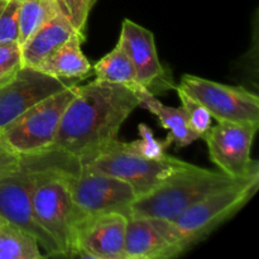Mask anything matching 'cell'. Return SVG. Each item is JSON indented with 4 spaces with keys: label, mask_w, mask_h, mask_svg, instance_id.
Listing matches in <instances>:
<instances>
[{
    "label": "cell",
    "mask_w": 259,
    "mask_h": 259,
    "mask_svg": "<svg viewBox=\"0 0 259 259\" xmlns=\"http://www.w3.org/2000/svg\"><path fill=\"white\" fill-rule=\"evenodd\" d=\"M138 106V96L120 83L95 78L78 86L47 151L61 152L82 163L116 139L120 126Z\"/></svg>",
    "instance_id": "1"
},
{
    "label": "cell",
    "mask_w": 259,
    "mask_h": 259,
    "mask_svg": "<svg viewBox=\"0 0 259 259\" xmlns=\"http://www.w3.org/2000/svg\"><path fill=\"white\" fill-rule=\"evenodd\" d=\"M118 45L121 46L133 62L139 85L152 94L172 88L158 58L154 35L151 30L133 20L124 19Z\"/></svg>",
    "instance_id": "13"
},
{
    "label": "cell",
    "mask_w": 259,
    "mask_h": 259,
    "mask_svg": "<svg viewBox=\"0 0 259 259\" xmlns=\"http://www.w3.org/2000/svg\"><path fill=\"white\" fill-rule=\"evenodd\" d=\"M23 67L19 42H0V86L9 82Z\"/></svg>",
    "instance_id": "23"
},
{
    "label": "cell",
    "mask_w": 259,
    "mask_h": 259,
    "mask_svg": "<svg viewBox=\"0 0 259 259\" xmlns=\"http://www.w3.org/2000/svg\"><path fill=\"white\" fill-rule=\"evenodd\" d=\"M259 124L218 121L201 137L209 149L212 163L222 172L239 179L259 171L257 161H252L253 139Z\"/></svg>",
    "instance_id": "10"
},
{
    "label": "cell",
    "mask_w": 259,
    "mask_h": 259,
    "mask_svg": "<svg viewBox=\"0 0 259 259\" xmlns=\"http://www.w3.org/2000/svg\"><path fill=\"white\" fill-rule=\"evenodd\" d=\"M136 95L139 99V106L154 114L158 118L161 125L169 132L167 138L175 142L177 148H184L200 139V137L190 128L184 109L164 105L163 103L157 100L154 94L146 88L136 91Z\"/></svg>",
    "instance_id": "17"
},
{
    "label": "cell",
    "mask_w": 259,
    "mask_h": 259,
    "mask_svg": "<svg viewBox=\"0 0 259 259\" xmlns=\"http://www.w3.org/2000/svg\"><path fill=\"white\" fill-rule=\"evenodd\" d=\"M20 0H0V42L19 39Z\"/></svg>",
    "instance_id": "22"
},
{
    "label": "cell",
    "mask_w": 259,
    "mask_h": 259,
    "mask_svg": "<svg viewBox=\"0 0 259 259\" xmlns=\"http://www.w3.org/2000/svg\"><path fill=\"white\" fill-rule=\"evenodd\" d=\"M48 152L22 156L19 168L0 179V218L32 235L47 255H63L52 237L37 222L33 212L32 192Z\"/></svg>",
    "instance_id": "4"
},
{
    "label": "cell",
    "mask_w": 259,
    "mask_h": 259,
    "mask_svg": "<svg viewBox=\"0 0 259 259\" xmlns=\"http://www.w3.org/2000/svg\"><path fill=\"white\" fill-rule=\"evenodd\" d=\"M139 136L141 139H137V141L131 142V143H126L129 149H132L136 153L141 154V156L146 157V158H161L166 154V148H168L169 144L172 143V141L169 138H167L164 142L157 141L154 138L153 132L151 131L148 125L146 124H139L138 125Z\"/></svg>",
    "instance_id": "21"
},
{
    "label": "cell",
    "mask_w": 259,
    "mask_h": 259,
    "mask_svg": "<svg viewBox=\"0 0 259 259\" xmlns=\"http://www.w3.org/2000/svg\"><path fill=\"white\" fill-rule=\"evenodd\" d=\"M153 227L148 218L128 217L124 240V259H162L181 254Z\"/></svg>",
    "instance_id": "14"
},
{
    "label": "cell",
    "mask_w": 259,
    "mask_h": 259,
    "mask_svg": "<svg viewBox=\"0 0 259 259\" xmlns=\"http://www.w3.org/2000/svg\"><path fill=\"white\" fill-rule=\"evenodd\" d=\"M37 240L20 228L5 222L0 229V259H40Z\"/></svg>",
    "instance_id": "19"
},
{
    "label": "cell",
    "mask_w": 259,
    "mask_h": 259,
    "mask_svg": "<svg viewBox=\"0 0 259 259\" xmlns=\"http://www.w3.org/2000/svg\"><path fill=\"white\" fill-rule=\"evenodd\" d=\"M128 217L111 211L91 215L77 223L72 255L93 259H124Z\"/></svg>",
    "instance_id": "12"
},
{
    "label": "cell",
    "mask_w": 259,
    "mask_h": 259,
    "mask_svg": "<svg viewBox=\"0 0 259 259\" xmlns=\"http://www.w3.org/2000/svg\"><path fill=\"white\" fill-rule=\"evenodd\" d=\"M190 164L168 154L156 159L146 158L129 149L126 143L114 139L100 153L80 163V167L123 180L133 187L138 197Z\"/></svg>",
    "instance_id": "5"
},
{
    "label": "cell",
    "mask_w": 259,
    "mask_h": 259,
    "mask_svg": "<svg viewBox=\"0 0 259 259\" xmlns=\"http://www.w3.org/2000/svg\"><path fill=\"white\" fill-rule=\"evenodd\" d=\"M179 88L201 104L218 121L259 124V98L245 89L192 75L182 76Z\"/></svg>",
    "instance_id": "9"
},
{
    "label": "cell",
    "mask_w": 259,
    "mask_h": 259,
    "mask_svg": "<svg viewBox=\"0 0 259 259\" xmlns=\"http://www.w3.org/2000/svg\"><path fill=\"white\" fill-rule=\"evenodd\" d=\"M77 85L70 86L18 116L2 133L4 141L20 156L47 151L53 143L66 108L77 94Z\"/></svg>",
    "instance_id": "7"
},
{
    "label": "cell",
    "mask_w": 259,
    "mask_h": 259,
    "mask_svg": "<svg viewBox=\"0 0 259 259\" xmlns=\"http://www.w3.org/2000/svg\"><path fill=\"white\" fill-rule=\"evenodd\" d=\"M240 179L242 177L235 179L222 171H210L190 164L149 192L137 197L129 207L128 217L175 222L182 212L207 195Z\"/></svg>",
    "instance_id": "3"
},
{
    "label": "cell",
    "mask_w": 259,
    "mask_h": 259,
    "mask_svg": "<svg viewBox=\"0 0 259 259\" xmlns=\"http://www.w3.org/2000/svg\"><path fill=\"white\" fill-rule=\"evenodd\" d=\"M75 33L78 32L65 13L61 12L53 15L20 45L23 66L35 67L40 61L67 42Z\"/></svg>",
    "instance_id": "15"
},
{
    "label": "cell",
    "mask_w": 259,
    "mask_h": 259,
    "mask_svg": "<svg viewBox=\"0 0 259 259\" xmlns=\"http://www.w3.org/2000/svg\"><path fill=\"white\" fill-rule=\"evenodd\" d=\"M22 156L13 151L0 133V179L19 168Z\"/></svg>",
    "instance_id": "24"
},
{
    "label": "cell",
    "mask_w": 259,
    "mask_h": 259,
    "mask_svg": "<svg viewBox=\"0 0 259 259\" xmlns=\"http://www.w3.org/2000/svg\"><path fill=\"white\" fill-rule=\"evenodd\" d=\"M259 171L242 177L234 184L211 192L182 212L175 224L181 232L187 248L237 214L257 192Z\"/></svg>",
    "instance_id": "6"
},
{
    "label": "cell",
    "mask_w": 259,
    "mask_h": 259,
    "mask_svg": "<svg viewBox=\"0 0 259 259\" xmlns=\"http://www.w3.org/2000/svg\"><path fill=\"white\" fill-rule=\"evenodd\" d=\"M4 224H5V222L2 219V218H0V229H2V227H3V225H4Z\"/></svg>",
    "instance_id": "25"
},
{
    "label": "cell",
    "mask_w": 259,
    "mask_h": 259,
    "mask_svg": "<svg viewBox=\"0 0 259 259\" xmlns=\"http://www.w3.org/2000/svg\"><path fill=\"white\" fill-rule=\"evenodd\" d=\"M48 158L38 174L32 192L34 217L55 239L63 255H72L77 212L71 196L68 177L78 162L57 151H47Z\"/></svg>",
    "instance_id": "2"
},
{
    "label": "cell",
    "mask_w": 259,
    "mask_h": 259,
    "mask_svg": "<svg viewBox=\"0 0 259 259\" xmlns=\"http://www.w3.org/2000/svg\"><path fill=\"white\" fill-rule=\"evenodd\" d=\"M177 95H179L180 100H181V108L184 109L185 114H186L187 123H189L191 131H194L197 136L201 138L205 133L210 129L212 121V116L204 106L200 103H197L195 99L187 95L182 89L179 86L176 88Z\"/></svg>",
    "instance_id": "20"
},
{
    "label": "cell",
    "mask_w": 259,
    "mask_h": 259,
    "mask_svg": "<svg viewBox=\"0 0 259 259\" xmlns=\"http://www.w3.org/2000/svg\"><path fill=\"white\" fill-rule=\"evenodd\" d=\"M80 81L61 80L34 67L23 66L9 82L0 86V132L35 104Z\"/></svg>",
    "instance_id": "11"
},
{
    "label": "cell",
    "mask_w": 259,
    "mask_h": 259,
    "mask_svg": "<svg viewBox=\"0 0 259 259\" xmlns=\"http://www.w3.org/2000/svg\"><path fill=\"white\" fill-rule=\"evenodd\" d=\"M93 68L98 80L120 83L131 89L134 94L143 88L137 80L133 62L120 45H116L115 48L99 60Z\"/></svg>",
    "instance_id": "18"
},
{
    "label": "cell",
    "mask_w": 259,
    "mask_h": 259,
    "mask_svg": "<svg viewBox=\"0 0 259 259\" xmlns=\"http://www.w3.org/2000/svg\"><path fill=\"white\" fill-rule=\"evenodd\" d=\"M83 40L85 34L75 33L34 68L61 80H82L93 68L81 50Z\"/></svg>",
    "instance_id": "16"
},
{
    "label": "cell",
    "mask_w": 259,
    "mask_h": 259,
    "mask_svg": "<svg viewBox=\"0 0 259 259\" xmlns=\"http://www.w3.org/2000/svg\"><path fill=\"white\" fill-rule=\"evenodd\" d=\"M68 182L78 222L111 211L124 212L128 217L129 207L137 199L133 187L123 180L82 167L70 175Z\"/></svg>",
    "instance_id": "8"
}]
</instances>
